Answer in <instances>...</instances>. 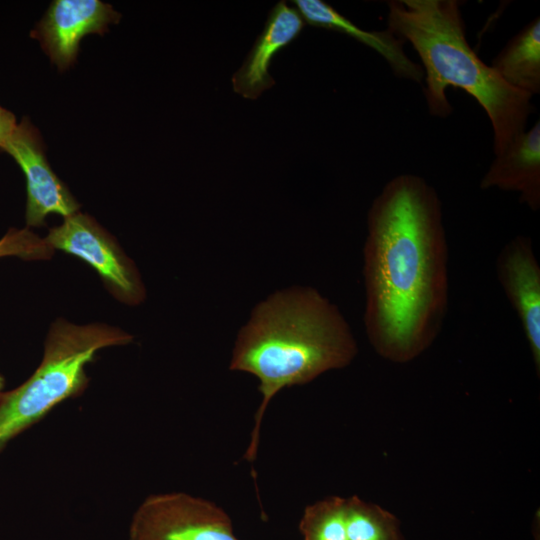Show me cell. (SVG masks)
<instances>
[{
	"label": "cell",
	"instance_id": "1",
	"mask_svg": "<svg viewBox=\"0 0 540 540\" xmlns=\"http://www.w3.org/2000/svg\"><path fill=\"white\" fill-rule=\"evenodd\" d=\"M364 327L374 351L393 363L423 354L449 306V247L441 199L423 177L385 183L367 212L363 248Z\"/></svg>",
	"mask_w": 540,
	"mask_h": 540
},
{
	"label": "cell",
	"instance_id": "2",
	"mask_svg": "<svg viewBox=\"0 0 540 540\" xmlns=\"http://www.w3.org/2000/svg\"><path fill=\"white\" fill-rule=\"evenodd\" d=\"M357 352L348 322L316 289L290 287L260 302L237 335L229 366L256 376L262 395L244 458L255 460L264 413L278 392L350 365Z\"/></svg>",
	"mask_w": 540,
	"mask_h": 540
},
{
	"label": "cell",
	"instance_id": "3",
	"mask_svg": "<svg viewBox=\"0 0 540 540\" xmlns=\"http://www.w3.org/2000/svg\"><path fill=\"white\" fill-rule=\"evenodd\" d=\"M458 0L387 2V29L417 52L424 71L423 94L430 115L446 118L453 107L447 87L472 96L487 114L497 156L527 129L532 97L506 84L471 48Z\"/></svg>",
	"mask_w": 540,
	"mask_h": 540
},
{
	"label": "cell",
	"instance_id": "4",
	"mask_svg": "<svg viewBox=\"0 0 540 540\" xmlns=\"http://www.w3.org/2000/svg\"><path fill=\"white\" fill-rule=\"evenodd\" d=\"M132 340L131 334L115 326L56 319L38 367L18 387L0 395V453L57 405L84 393L89 384L86 369L98 351Z\"/></svg>",
	"mask_w": 540,
	"mask_h": 540
},
{
	"label": "cell",
	"instance_id": "5",
	"mask_svg": "<svg viewBox=\"0 0 540 540\" xmlns=\"http://www.w3.org/2000/svg\"><path fill=\"white\" fill-rule=\"evenodd\" d=\"M45 242L55 251L75 256L90 265L108 292L119 302L136 306L146 298L141 275L116 238L86 213L63 218L49 229Z\"/></svg>",
	"mask_w": 540,
	"mask_h": 540
},
{
	"label": "cell",
	"instance_id": "6",
	"mask_svg": "<svg viewBox=\"0 0 540 540\" xmlns=\"http://www.w3.org/2000/svg\"><path fill=\"white\" fill-rule=\"evenodd\" d=\"M128 540H240L215 503L184 492L152 494L135 510Z\"/></svg>",
	"mask_w": 540,
	"mask_h": 540
},
{
	"label": "cell",
	"instance_id": "7",
	"mask_svg": "<svg viewBox=\"0 0 540 540\" xmlns=\"http://www.w3.org/2000/svg\"><path fill=\"white\" fill-rule=\"evenodd\" d=\"M2 150L16 161L25 176L27 228L44 226L50 214L66 218L79 211V203L52 170L42 138L27 118L18 123Z\"/></svg>",
	"mask_w": 540,
	"mask_h": 540
},
{
	"label": "cell",
	"instance_id": "8",
	"mask_svg": "<svg viewBox=\"0 0 540 540\" xmlns=\"http://www.w3.org/2000/svg\"><path fill=\"white\" fill-rule=\"evenodd\" d=\"M495 272L526 337L540 374V266L529 236L517 235L500 250Z\"/></svg>",
	"mask_w": 540,
	"mask_h": 540
},
{
	"label": "cell",
	"instance_id": "9",
	"mask_svg": "<svg viewBox=\"0 0 540 540\" xmlns=\"http://www.w3.org/2000/svg\"><path fill=\"white\" fill-rule=\"evenodd\" d=\"M120 14L99 0H55L31 33L60 70L76 60L79 43L90 33L103 34Z\"/></svg>",
	"mask_w": 540,
	"mask_h": 540
},
{
	"label": "cell",
	"instance_id": "10",
	"mask_svg": "<svg viewBox=\"0 0 540 540\" xmlns=\"http://www.w3.org/2000/svg\"><path fill=\"white\" fill-rule=\"evenodd\" d=\"M305 21L294 6L279 1L269 12L262 33L257 37L242 66L232 76L233 90L255 100L275 81L269 73L274 56L302 32Z\"/></svg>",
	"mask_w": 540,
	"mask_h": 540
},
{
	"label": "cell",
	"instance_id": "11",
	"mask_svg": "<svg viewBox=\"0 0 540 540\" xmlns=\"http://www.w3.org/2000/svg\"><path fill=\"white\" fill-rule=\"evenodd\" d=\"M482 190L497 188L518 194L530 210L540 208V122L517 136L495 156L480 181Z\"/></svg>",
	"mask_w": 540,
	"mask_h": 540
},
{
	"label": "cell",
	"instance_id": "12",
	"mask_svg": "<svg viewBox=\"0 0 540 540\" xmlns=\"http://www.w3.org/2000/svg\"><path fill=\"white\" fill-rule=\"evenodd\" d=\"M292 3L305 23L347 34L381 55L396 77L419 84L423 82L422 66L408 57L404 50L405 41L390 30H364L322 0H295Z\"/></svg>",
	"mask_w": 540,
	"mask_h": 540
},
{
	"label": "cell",
	"instance_id": "13",
	"mask_svg": "<svg viewBox=\"0 0 540 540\" xmlns=\"http://www.w3.org/2000/svg\"><path fill=\"white\" fill-rule=\"evenodd\" d=\"M509 86L533 97L540 93V18L517 32L491 61Z\"/></svg>",
	"mask_w": 540,
	"mask_h": 540
},
{
	"label": "cell",
	"instance_id": "14",
	"mask_svg": "<svg viewBox=\"0 0 540 540\" xmlns=\"http://www.w3.org/2000/svg\"><path fill=\"white\" fill-rule=\"evenodd\" d=\"M348 540H405L398 518L358 496L346 498Z\"/></svg>",
	"mask_w": 540,
	"mask_h": 540
},
{
	"label": "cell",
	"instance_id": "15",
	"mask_svg": "<svg viewBox=\"0 0 540 540\" xmlns=\"http://www.w3.org/2000/svg\"><path fill=\"white\" fill-rule=\"evenodd\" d=\"M298 527L303 540H348L346 498L330 496L308 505Z\"/></svg>",
	"mask_w": 540,
	"mask_h": 540
},
{
	"label": "cell",
	"instance_id": "16",
	"mask_svg": "<svg viewBox=\"0 0 540 540\" xmlns=\"http://www.w3.org/2000/svg\"><path fill=\"white\" fill-rule=\"evenodd\" d=\"M55 250L29 228H10L0 238V258L17 257L25 261L48 260Z\"/></svg>",
	"mask_w": 540,
	"mask_h": 540
},
{
	"label": "cell",
	"instance_id": "17",
	"mask_svg": "<svg viewBox=\"0 0 540 540\" xmlns=\"http://www.w3.org/2000/svg\"><path fill=\"white\" fill-rule=\"evenodd\" d=\"M15 115L0 105V149L2 150L17 128Z\"/></svg>",
	"mask_w": 540,
	"mask_h": 540
},
{
	"label": "cell",
	"instance_id": "18",
	"mask_svg": "<svg viewBox=\"0 0 540 540\" xmlns=\"http://www.w3.org/2000/svg\"><path fill=\"white\" fill-rule=\"evenodd\" d=\"M4 389H5V378L0 373V395L2 394L3 391H5Z\"/></svg>",
	"mask_w": 540,
	"mask_h": 540
}]
</instances>
